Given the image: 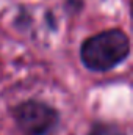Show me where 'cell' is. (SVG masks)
<instances>
[{
    "mask_svg": "<svg viewBox=\"0 0 133 135\" xmlns=\"http://www.w3.org/2000/svg\"><path fill=\"white\" fill-rule=\"evenodd\" d=\"M129 36L119 28L105 30L88 38L80 49L83 65L96 72H105L116 68L129 57Z\"/></svg>",
    "mask_w": 133,
    "mask_h": 135,
    "instance_id": "obj_1",
    "label": "cell"
},
{
    "mask_svg": "<svg viewBox=\"0 0 133 135\" xmlns=\"http://www.w3.org/2000/svg\"><path fill=\"white\" fill-rule=\"evenodd\" d=\"M14 119L25 135H47L58 123V113L45 102L27 101L14 108Z\"/></svg>",
    "mask_w": 133,
    "mask_h": 135,
    "instance_id": "obj_2",
    "label": "cell"
},
{
    "mask_svg": "<svg viewBox=\"0 0 133 135\" xmlns=\"http://www.w3.org/2000/svg\"><path fill=\"white\" fill-rule=\"evenodd\" d=\"M89 135H125L117 126L113 124H105V123H97L93 126Z\"/></svg>",
    "mask_w": 133,
    "mask_h": 135,
    "instance_id": "obj_3",
    "label": "cell"
}]
</instances>
